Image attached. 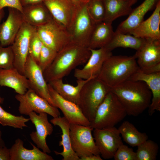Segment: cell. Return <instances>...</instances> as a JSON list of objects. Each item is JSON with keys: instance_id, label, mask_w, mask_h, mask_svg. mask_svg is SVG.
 <instances>
[{"instance_id": "cell-19", "label": "cell", "mask_w": 160, "mask_h": 160, "mask_svg": "<svg viewBox=\"0 0 160 160\" xmlns=\"http://www.w3.org/2000/svg\"><path fill=\"white\" fill-rule=\"evenodd\" d=\"M129 79L142 81L150 89L152 97L148 107V114L152 116L155 111H160V71L150 73H144L139 69Z\"/></svg>"}, {"instance_id": "cell-21", "label": "cell", "mask_w": 160, "mask_h": 160, "mask_svg": "<svg viewBox=\"0 0 160 160\" xmlns=\"http://www.w3.org/2000/svg\"><path fill=\"white\" fill-rule=\"evenodd\" d=\"M159 0H145L140 5L132 9L127 18L119 25L115 32L129 34L143 20L148 11L155 9Z\"/></svg>"}, {"instance_id": "cell-42", "label": "cell", "mask_w": 160, "mask_h": 160, "mask_svg": "<svg viewBox=\"0 0 160 160\" xmlns=\"http://www.w3.org/2000/svg\"><path fill=\"white\" fill-rule=\"evenodd\" d=\"M2 133L1 131L0 130V146H4L5 145L4 142L2 138Z\"/></svg>"}, {"instance_id": "cell-31", "label": "cell", "mask_w": 160, "mask_h": 160, "mask_svg": "<svg viewBox=\"0 0 160 160\" xmlns=\"http://www.w3.org/2000/svg\"><path fill=\"white\" fill-rule=\"evenodd\" d=\"M137 160H155L159 147L154 141L148 139L137 146Z\"/></svg>"}, {"instance_id": "cell-30", "label": "cell", "mask_w": 160, "mask_h": 160, "mask_svg": "<svg viewBox=\"0 0 160 160\" xmlns=\"http://www.w3.org/2000/svg\"><path fill=\"white\" fill-rule=\"evenodd\" d=\"M145 40L129 34L115 31L111 40L105 47L111 51L119 47L130 48L137 51L142 46Z\"/></svg>"}, {"instance_id": "cell-17", "label": "cell", "mask_w": 160, "mask_h": 160, "mask_svg": "<svg viewBox=\"0 0 160 160\" xmlns=\"http://www.w3.org/2000/svg\"><path fill=\"white\" fill-rule=\"evenodd\" d=\"M8 11L7 19L0 24V45L3 47L12 45L24 22L18 10L8 8Z\"/></svg>"}, {"instance_id": "cell-23", "label": "cell", "mask_w": 160, "mask_h": 160, "mask_svg": "<svg viewBox=\"0 0 160 160\" xmlns=\"http://www.w3.org/2000/svg\"><path fill=\"white\" fill-rule=\"evenodd\" d=\"M50 122L54 126L59 127L62 132V140L60 141L59 145L63 146V151L60 152L54 151L55 154L62 156L63 160H79V158L72 148L69 122L64 116L53 118Z\"/></svg>"}, {"instance_id": "cell-36", "label": "cell", "mask_w": 160, "mask_h": 160, "mask_svg": "<svg viewBox=\"0 0 160 160\" xmlns=\"http://www.w3.org/2000/svg\"><path fill=\"white\" fill-rule=\"evenodd\" d=\"M43 44L36 29L30 39L29 47V54L38 64Z\"/></svg>"}, {"instance_id": "cell-15", "label": "cell", "mask_w": 160, "mask_h": 160, "mask_svg": "<svg viewBox=\"0 0 160 160\" xmlns=\"http://www.w3.org/2000/svg\"><path fill=\"white\" fill-rule=\"evenodd\" d=\"M36 114L34 112H31L28 116L30 120L35 125L36 131L30 134L31 138L37 147L47 153L51 151L46 141L47 137L50 135L53 131V127L48 121L47 114L41 112Z\"/></svg>"}, {"instance_id": "cell-43", "label": "cell", "mask_w": 160, "mask_h": 160, "mask_svg": "<svg viewBox=\"0 0 160 160\" xmlns=\"http://www.w3.org/2000/svg\"><path fill=\"white\" fill-rule=\"evenodd\" d=\"M76 7L79 6L81 3L80 0H70Z\"/></svg>"}, {"instance_id": "cell-20", "label": "cell", "mask_w": 160, "mask_h": 160, "mask_svg": "<svg viewBox=\"0 0 160 160\" xmlns=\"http://www.w3.org/2000/svg\"><path fill=\"white\" fill-rule=\"evenodd\" d=\"M147 19L143 20L129 34L143 39L160 40V0Z\"/></svg>"}, {"instance_id": "cell-32", "label": "cell", "mask_w": 160, "mask_h": 160, "mask_svg": "<svg viewBox=\"0 0 160 160\" xmlns=\"http://www.w3.org/2000/svg\"><path fill=\"white\" fill-rule=\"evenodd\" d=\"M29 120V118L22 116H16L7 112L0 105V124L3 126L23 129L28 127L26 123Z\"/></svg>"}, {"instance_id": "cell-12", "label": "cell", "mask_w": 160, "mask_h": 160, "mask_svg": "<svg viewBox=\"0 0 160 160\" xmlns=\"http://www.w3.org/2000/svg\"><path fill=\"white\" fill-rule=\"evenodd\" d=\"M35 30V27L24 21L11 45L14 57V67L23 75L30 39Z\"/></svg>"}, {"instance_id": "cell-1", "label": "cell", "mask_w": 160, "mask_h": 160, "mask_svg": "<svg viewBox=\"0 0 160 160\" xmlns=\"http://www.w3.org/2000/svg\"><path fill=\"white\" fill-rule=\"evenodd\" d=\"M91 54L88 47L72 42L57 52L51 64L43 72L47 83L63 79L79 65L85 64Z\"/></svg>"}, {"instance_id": "cell-8", "label": "cell", "mask_w": 160, "mask_h": 160, "mask_svg": "<svg viewBox=\"0 0 160 160\" xmlns=\"http://www.w3.org/2000/svg\"><path fill=\"white\" fill-rule=\"evenodd\" d=\"M90 126L70 124V136L73 151L80 158L92 155H100Z\"/></svg>"}, {"instance_id": "cell-26", "label": "cell", "mask_w": 160, "mask_h": 160, "mask_svg": "<svg viewBox=\"0 0 160 160\" xmlns=\"http://www.w3.org/2000/svg\"><path fill=\"white\" fill-rule=\"evenodd\" d=\"M77 79L74 86L63 82V79L52 80L48 83L54 90L64 99L78 105L81 91L84 84L89 80Z\"/></svg>"}, {"instance_id": "cell-44", "label": "cell", "mask_w": 160, "mask_h": 160, "mask_svg": "<svg viewBox=\"0 0 160 160\" xmlns=\"http://www.w3.org/2000/svg\"><path fill=\"white\" fill-rule=\"evenodd\" d=\"M4 9L0 10V23L4 17Z\"/></svg>"}, {"instance_id": "cell-11", "label": "cell", "mask_w": 160, "mask_h": 160, "mask_svg": "<svg viewBox=\"0 0 160 160\" xmlns=\"http://www.w3.org/2000/svg\"><path fill=\"white\" fill-rule=\"evenodd\" d=\"M93 136L101 157L104 159L113 158L119 146L123 143L118 128L115 127L95 129Z\"/></svg>"}, {"instance_id": "cell-5", "label": "cell", "mask_w": 160, "mask_h": 160, "mask_svg": "<svg viewBox=\"0 0 160 160\" xmlns=\"http://www.w3.org/2000/svg\"><path fill=\"white\" fill-rule=\"evenodd\" d=\"M127 115L117 97L110 91L97 108L90 126L93 129L114 127Z\"/></svg>"}, {"instance_id": "cell-39", "label": "cell", "mask_w": 160, "mask_h": 160, "mask_svg": "<svg viewBox=\"0 0 160 160\" xmlns=\"http://www.w3.org/2000/svg\"><path fill=\"white\" fill-rule=\"evenodd\" d=\"M0 160H10V149L5 146H0Z\"/></svg>"}, {"instance_id": "cell-29", "label": "cell", "mask_w": 160, "mask_h": 160, "mask_svg": "<svg viewBox=\"0 0 160 160\" xmlns=\"http://www.w3.org/2000/svg\"><path fill=\"white\" fill-rule=\"evenodd\" d=\"M118 129L124 141L132 147H137L148 139L145 133L139 132L127 121H124Z\"/></svg>"}, {"instance_id": "cell-28", "label": "cell", "mask_w": 160, "mask_h": 160, "mask_svg": "<svg viewBox=\"0 0 160 160\" xmlns=\"http://www.w3.org/2000/svg\"><path fill=\"white\" fill-rule=\"evenodd\" d=\"M112 23L103 21L97 23L91 35L88 47L97 49L105 47L114 34Z\"/></svg>"}, {"instance_id": "cell-40", "label": "cell", "mask_w": 160, "mask_h": 160, "mask_svg": "<svg viewBox=\"0 0 160 160\" xmlns=\"http://www.w3.org/2000/svg\"><path fill=\"white\" fill-rule=\"evenodd\" d=\"M45 0H20V3L24 7L28 5L43 3Z\"/></svg>"}, {"instance_id": "cell-45", "label": "cell", "mask_w": 160, "mask_h": 160, "mask_svg": "<svg viewBox=\"0 0 160 160\" xmlns=\"http://www.w3.org/2000/svg\"><path fill=\"white\" fill-rule=\"evenodd\" d=\"M91 0H80L81 3H87Z\"/></svg>"}, {"instance_id": "cell-37", "label": "cell", "mask_w": 160, "mask_h": 160, "mask_svg": "<svg viewBox=\"0 0 160 160\" xmlns=\"http://www.w3.org/2000/svg\"><path fill=\"white\" fill-rule=\"evenodd\" d=\"M113 158L115 160H137L136 152L123 143L117 149Z\"/></svg>"}, {"instance_id": "cell-18", "label": "cell", "mask_w": 160, "mask_h": 160, "mask_svg": "<svg viewBox=\"0 0 160 160\" xmlns=\"http://www.w3.org/2000/svg\"><path fill=\"white\" fill-rule=\"evenodd\" d=\"M43 3L53 19L68 30L76 7L70 0H45Z\"/></svg>"}, {"instance_id": "cell-35", "label": "cell", "mask_w": 160, "mask_h": 160, "mask_svg": "<svg viewBox=\"0 0 160 160\" xmlns=\"http://www.w3.org/2000/svg\"><path fill=\"white\" fill-rule=\"evenodd\" d=\"M14 57L11 45L3 47L0 45V69L14 67Z\"/></svg>"}, {"instance_id": "cell-41", "label": "cell", "mask_w": 160, "mask_h": 160, "mask_svg": "<svg viewBox=\"0 0 160 160\" xmlns=\"http://www.w3.org/2000/svg\"><path fill=\"white\" fill-rule=\"evenodd\" d=\"M100 155H92L79 158V160H102Z\"/></svg>"}, {"instance_id": "cell-46", "label": "cell", "mask_w": 160, "mask_h": 160, "mask_svg": "<svg viewBox=\"0 0 160 160\" xmlns=\"http://www.w3.org/2000/svg\"><path fill=\"white\" fill-rule=\"evenodd\" d=\"M4 101V99L0 95V104L3 103Z\"/></svg>"}, {"instance_id": "cell-47", "label": "cell", "mask_w": 160, "mask_h": 160, "mask_svg": "<svg viewBox=\"0 0 160 160\" xmlns=\"http://www.w3.org/2000/svg\"><path fill=\"white\" fill-rule=\"evenodd\" d=\"M132 4H135L137 1V0H130Z\"/></svg>"}, {"instance_id": "cell-13", "label": "cell", "mask_w": 160, "mask_h": 160, "mask_svg": "<svg viewBox=\"0 0 160 160\" xmlns=\"http://www.w3.org/2000/svg\"><path fill=\"white\" fill-rule=\"evenodd\" d=\"M24 75L28 80L30 88L50 105L56 107V103L49 93L48 83L44 78L43 72L29 54L25 65Z\"/></svg>"}, {"instance_id": "cell-9", "label": "cell", "mask_w": 160, "mask_h": 160, "mask_svg": "<svg viewBox=\"0 0 160 160\" xmlns=\"http://www.w3.org/2000/svg\"><path fill=\"white\" fill-rule=\"evenodd\" d=\"M145 39L142 46L135 54L139 68L141 71L147 73L159 72L160 40Z\"/></svg>"}, {"instance_id": "cell-34", "label": "cell", "mask_w": 160, "mask_h": 160, "mask_svg": "<svg viewBox=\"0 0 160 160\" xmlns=\"http://www.w3.org/2000/svg\"><path fill=\"white\" fill-rule=\"evenodd\" d=\"M57 52L43 44L38 65L43 72L52 63Z\"/></svg>"}, {"instance_id": "cell-4", "label": "cell", "mask_w": 160, "mask_h": 160, "mask_svg": "<svg viewBox=\"0 0 160 160\" xmlns=\"http://www.w3.org/2000/svg\"><path fill=\"white\" fill-rule=\"evenodd\" d=\"M110 91V87L98 77L89 80L83 86L78 105L90 122L97 108Z\"/></svg>"}, {"instance_id": "cell-10", "label": "cell", "mask_w": 160, "mask_h": 160, "mask_svg": "<svg viewBox=\"0 0 160 160\" xmlns=\"http://www.w3.org/2000/svg\"><path fill=\"white\" fill-rule=\"evenodd\" d=\"M15 98L19 102L18 111L21 114L28 115L32 112L38 113L44 112L53 118L60 116L57 108L50 105L31 88L23 95L17 94Z\"/></svg>"}, {"instance_id": "cell-24", "label": "cell", "mask_w": 160, "mask_h": 160, "mask_svg": "<svg viewBox=\"0 0 160 160\" xmlns=\"http://www.w3.org/2000/svg\"><path fill=\"white\" fill-rule=\"evenodd\" d=\"M32 149H28L24 146V142L20 138L15 140L10 148V160H53L52 157L40 150L33 143Z\"/></svg>"}, {"instance_id": "cell-2", "label": "cell", "mask_w": 160, "mask_h": 160, "mask_svg": "<svg viewBox=\"0 0 160 160\" xmlns=\"http://www.w3.org/2000/svg\"><path fill=\"white\" fill-rule=\"evenodd\" d=\"M124 108L127 115L137 116L148 108L151 102V92L144 82L127 80L110 88Z\"/></svg>"}, {"instance_id": "cell-14", "label": "cell", "mask_w": 160, "mask_h": 160, "mask_svg": "<svg viewBox=\"0 0 160 160\" xmlns=\"http://www.w3.org/2000/svg\"><path fill=\"white\" fill-rule=\"evenodd\" d=\"M90 49V56L84 67L75 69L74 76L77 79L86 80L98 77L104 63L113 55L112 51L105 47Z\"/></svg>"}, {"instance_id": "cell-7", "label": "cell", "mask_w": 160, "mask_h": 160, "mask_svg": "<svg viewBox=\"0 0 160 160\" xmlns=\"http://www.w3.org/2000/svg\"><path fill=\"white\" fill-rule=\"evenodd\" d=\"M35 28L43 44L57 52L71 42L68 30L53 18L46 23Z\"/></svg>"}, {"instance_id": "cell-6", "label": "cell", "mask_w": 160, "mask_h": 160, "mask_svg": "<svg viewBox=\"0 0 160 160\" xmlns=\"http://www.w3.org/2000/svg\"><path fill=\"white\" fill-rule=\"evenodd\" d=\"M87 3H81L75 11L68 30L71 42L88 47L89 39L97 23L89 16Z\"/></svg>"}, {"instance_id": "cell-16", "label": "cell", "mask_w": 160, "mask_h": 160, "mask_svg": "<svg viewBox=\"0 0 160 160\" xmlns=\"http://www.w3.org/2000/svg\"><path fill=\"white\" fill-rule=\"evenodd\" d=\"M48 85L49 93L56 107L61 110L70 124L90 126V121L84 116L78 105L64 99L48 83Z\"/></svg>"}, {"instance_id": "cell-25", "label": "cell", "mask_w": 160, "mask_h": 160, "mask_svg": "<svg viewBox=\"0 0 160 160\" xmlns=\"http://www.w3.org/2000/svg\"><path fill=\"white\" fill-rule=\"evenodd\" d=\"M21 13L24 21L35 27L43 25L53 18L43 3L23 7Z\"/></svg>"}, {"instance_id": "cell-3", "label": "cell", "mask_w": 160, "mask_h": 160, "mask_svg": "<svg viewBox=\"0 0 160 160\" xmlns=\"http://www.w3.org/2000/svg\"><path fill=\"white\" fill-rule=\"evenodd\" d=\"M138 69L135 55H112L104 63L98 77L111 88L129 79Z\"/></svg>"}, {"instance_id": "cell-33", "label": "cell", "mask_w": 160, "mask_h": 160, "mask_svg": "<svg viewBox=\"0 0 160 160\" xmlns=\"http://www.w3.org/2000/svg\"><path fill=\"white\" fill-rule=\"evenodd\" d=\"M88 13L96 23L103 22L105 17V9L102 0H91L87 3Z\"/></svg>"}, {"instance_id": "cell-38", "label": "cell", "mask_w": 160, "mask_h": 160, "mask_svg": "<svg viewBox=\"0 0 160 160\" xmlns=\"http://www.w3.org/2000/svg\"><path fill=\"white\" fill-rule=\"evenodd\" d=\"M5 7L16 9L21 13L23 11V7L20 0H0V10Z\"/></svg>"}, {"instance_id": "cell-22", "label": "cell", "mask_w": 160, "mask_h": 160, "mask_svg": "<svg viewBox=\"0 0 160 160\" xmlns=\"http://www.w3.org/2000/svg\"><path fill=\"white\" fill-rule=\"evenodd\" d=\"M0 86L11 88L20 95L24 94L30 88L26 77L14 67L8 69H0Z\"/></svg>"}, {"instance_id": "cell-27", "label": "cell", "mask_w": 160, "mask_h": 160, "mask_svg": "<svg viewBox=\"0 0 160 160\" xmlns=\"http://www.w3.org/2000/svg\"><path fill=\"white\" fill-rule=\"evenodd\" d=\"M105 9L103 21L112 23L116 18L129 15L133 4L130 0H102Z\"/></svg>"}]
</instances>
